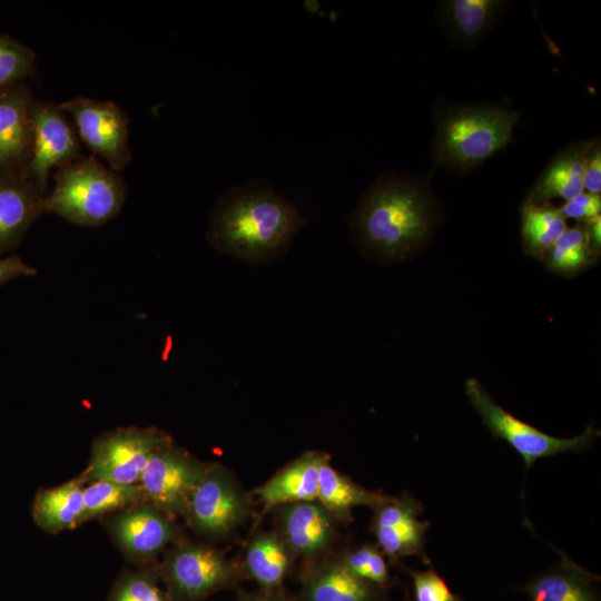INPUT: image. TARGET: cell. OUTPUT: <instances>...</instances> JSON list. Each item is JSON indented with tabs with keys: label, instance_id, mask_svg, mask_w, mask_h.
<instances>
[{
	"label": "cell",
	"instance_id": "cell-26",
	"mask_svg": "<svg viewBox=\"0 0 601 601\" xmlns=\"http://www.w3.org/2000/svg\"><path fill=\"white\" fill-rule=\"evenodd\" d=\"M83 496L82 524L147 501L139 483L127 484L108 480L89 482L85 486Z\"/></svg>",
	"mask_w": 601,
	"mask_h": 601
},
{
	"label": "cell",
	"instance_id": "cell-31",
	"mask_svg": "<svg viewBox=\"0 0 601 601\" xmlns=\"http://www.w3.org/2000/svg\"><path fill=\"white\" fill-rule=\"evenodd\" d=\"M408 573L413 582L414 601H462L434 570H408Z\"/></svg>",
	"mask_w": 601,
	"mask_h": 601
},
{
	"label": "cell",
	"instance_id": "cell-5",
	"mask_svg": "<svg viewBox=\"0 0 601 601\" xmlns=\"http://www.w3.org/2000/svg\"><path fill=\"white\" fill-rule=\"evenodd\" d=\"M157 568L173 601H200L245 578L242 565L220 550L186 538L162 553Z\"/></svg>",
	"mask_w": 601,
	"mask_h": 601
},
{
	"label": "cell",
	"instance_id": "cell-7",
	"mask_svg": "<svg viewBox=\"0 0 601 601\" xmlns=\"http://www.w3.org/2000/svg\"><path fill=\"white\" fill-rule=\"evenodd\" d=\"M250 495L224 465L208 463L191 492L185 519L198 535L209 540L228 538L249 518Z\"/></svg>",
	"mask_w": 601,
	"mask_h": 601
},
{
	"label": "cell",
	"instance_id": "cell-36",
	"mask_svg": "<svg viewBox=\"0 0 601 601\" xmlns=\"http://www.w3.org/2000/svg\"><path fill=\"white\" fill-rule=\"evenodd\" d=\"M237 601H290L283 591L242 592Z\"/></svg>",
	"mask_w": 601,
	"mask_h": 601
},
{
	"label": "cell",
	"instance_id": "cell-18",
	"mask_svg": "<svg viewBox=\"0 0 601 601\" xmlns=\"http://www.w3.org/2000/svg\"><path fill=\"white\" fill-rule=\"evenodd\" d=\"M328 461L329 455L319 451H307L294 459L256 489L264 508L316 501L319 472Z\"/></svg>",
	"mask_w": 601,
	"mask_h": 601
},
{
	"label": "cell",
	"instance_id": "cell-30",
	"mask_svg": "<svg viewBox=\"0 0 601 601\" xmlns=\"http://www.w3.org/2000/svg\"><path fill=\"white\" fill-rule=\"evenodd\" d=\"M342 562L356 577L383 589L390 582L385 555L376 544L366 543L339 553Z\"/></svg>",
	"mask_w": 601,
	"mask_h": 601
},
{
	"label": "cell",
	"instance_id": "cell-14",
	"mask_svg": "<svg viewBox=\"0 0 601 601\" xmlns=\"http://www.w3.org/2000/svg\"><path fill=\"white\" fill-rule=\"evenodd\" d=\"M274 510L276 531L297 558L309 563L328 555L336 540L338 522L322 504L298 502Z\"/></svg>",
	"mask_w": 601,
	"mask_h": 601
},
{
	"label": "cell",
	"instance_id": "cell-23",
	"mask_svg": "<svg viewBox=\"0 0 601 601\" xmlns=\"http://www.w3.org/2000/svg\"><path fill=\"white\" fill-rule=\"evenodd\" d=\"M598 577L568 558L529 582L522 590L531 601H597L593 583Z\"/></svg>",
	"mask_w": 601,
	"mask_h": 601
},
{
	"label": "cell",
	"instance_id": "cell-21",
	"mask_svg": "<svg viewBox=\"0 0 601 601\" xmlns=\"http://www.w3.org/2000/svg\"><path fill=\"white\" fill-rule=\"evenodd\" d=\"M592 140H580L559 150L541 173L526 199L569 201L583 193V170Z\"/></svg>",
	"mask_w": 601,
	"mask_h": 601
},
{
	"label": "cell",
	"instance_id": "cell-32",
	"mask_svg": "<svg viewBox=\"0 0 601 601\" xmlns=\"http://www.w3.org/2000/svg\"><path fill=\"white\" fill-rule=\"evenodd\" d=\"M560 211L565 219H574L579 223L588 221L600 216L601 197L597 194L581 193L569 201H565Z\"/></svg>",
	"mask_w": 601,
	"mask_h": 601
},
{
	"label": "cell",
	"instance_id": "cell-4",
	"mask_svg": "<svg viewBox=\"0 0 601 601\" xmlns=\"http://www.w3.org/2000/svg\"><path fill=\"white\" fill-rule=\"evenodd\" d=\"M55 186L46 196V213L87 227L100 226L121 210L126 183L120 173L96 156L83 157L56 170Z\"/></svg>",
	"mask_w": 601,
	"mask_h": 601
},
{
	"label": "cell",
	"instance_id": "cell-17",
	"mask_svg": "<svg viewBox=\"0 0 601 601\" xmlns=\"http://www.w3.org/2000/svg\"><path fill=\"white\" fill-rule=\"evenodd\" d=\"M382 589L353 574L339 554L306 563L302 601H381Z\"/></svg>",
	"mask_w": 601,
	"mask_h": 601
},
{
	"label": "cell",
	"instance_id": "cell-27",
	"mask_svg": "<svg viewBox=\"0 0 601 601\" xmlns=\"http://www.w3.org/2000/svg\"><path fill=\"white\" fill-rule=\"evenodd\" d=\"M584 223L568 227L549 248L543 257L548 269L555 274L573 276L594 263Z\"/></svg>",
	"mask_w": 601,
	"mask_h": 601
},
{
	"label": "cell",
	"instance_id": "cell-12",
	"mask_svg": "<svg viewBox=\"0 0 601 601\" xmlns=\"http://www.w3.org/2000/svg\"><path fill=\"white\" fill-rule=\"evenodd\" d=\"M207 465L171 441L152 454L139 484L147 501L174 518H184Z\"/></svg>",
	"mask_w": 601,
	"mask_h": 601
},
{
	"label": "cell",
	"instance_id": "cell-6",
	"mask_svg": "<svg viewBox=\"0 0 601 601\" xmlns=\"http://www.w3.org/2000/svg\"><path fill=\"white\" fill-rule=\"evenodd\" d=\"M464 390L483 424L493 436L506 441L521 455L526 470L541 457L563 452H581L590 447L600 436V430L593 428L592 425L571 439L552 436L505 411L475 377L465 381Z\"/></svg>",
	"mask_w": 601,
	"mask_h": 601
},
{
	"label": "cell",
	"instance_id": "cell-29",
	"mask_svg": "<svg viewBox=\"0 0 601 601\" xmlns=\"http://www.w3.org/2000/svg\"><path fill=\"white\" fill-rule=\"evenodd\" d=\"M36 52L21 41L0 35V92L33 77Z\"/></svg>",
	"mask_w": 601,
	"mask_h": 601
},
{
	"label": "cell",
	"instance_id": "cell-8",
	"mask_svg": "<svg viewBox=\"0 0 601 601\" xmlns=\"http://www.w3.org/2000/svg\"><path fill=\"white\" fill-rule=\"evenodd\" d=\"M171 437L155 427H117L100 434L92 443L89 464L82 472L87 483L108 480L139 483L152 454L171 442Z\"/></svg>",
	"mask_w": 601,
	"mask_h": 601
},
{
	"label": "cell",
	"instance_id": "cell-11",
	"mask_svg": "<svg viewBox=\"0 0 601 601\" xmlns=\"http://www.w3.org/2000/svg\"><path fill=\"white\" fill-rule=\"evenodd\" d=\"M32 149L22 175L48 194L52 169H60L81 157L77 131L58 105L32 100Z\"/></svg>",
	"mask_w": 601,
	"mask_h": 601
},
{
	"label": "cell",
	"instance_id": "cell-16",
	"mask_svg": "<svg viewBox=\"0 0 601 601\" xmlns=\"http://www.w3.org/2000/svg\"><path fill=\"white\" fill-rule=\"evenodd\" d=\"M46 196L22 174L0 173V256L16 249L46 213Z\"/></svg>",
	"mask_w": 601,
	"mask_h": 601
},
{
	"label": "cell",
	"instance_id": "cell-20",
	"mask_svg": "<svg viewBox=\"0 0 601 601\" xmlns=\"http://www.w3.org/2000/svg\"><path fill=\"white\" fill-rule=\"evenodd\" d=\"M297 556L277 531H259L244 552L242 569L263 591H279Z\"/></svg>",
	"mask_w": 601,
	"mask_h": 601
},
{
	"label": "cell",
	"instance_id": "cell-34",
	"mask_svg": "<svg viewBox=\"0 0 601 601\" xmlns=\"http://www.w3.org/2000/svg\"><path fill=\"white\" fill-rule=\"evenodd\" d=\"M37 270L27 265L18 255L0 257V286L19 276H32Z\"/></svg>",
	"mask_w": 601,
	"mask_h": 601
},
{
	"label": "cell",
	"instance_id": "cell-19",
	"mask_svg": "<svg viewBox=\"0 0 601 601\" xmlns=\"http://www.w3.org/2000/svg\"><path fill=\"white\" fill-rule=\"evenodd\" d=\"M508 4L503 0L442 1L439 19L453 45L473 48L493 29Z\"/></svg>",
	"mask_w": 601,
	"mask_h": 601
},
{
	"label": "cell",
	"instance_id": "cell-1",
	"mask_svg": "<svg viewBox=\"0 0 601 601\" xmlns=\"http://www.w3.org/2000/svg\"><path fill=\"white\" fill-rule=\"evenodd\" d=\"M430 177L387 171L373 181L352 217V228L366 252L383 259H404L427 244L439 219Z\"/></svg>",
	"mask_w": 601,
	"mask_h": 601
},
{
	"label": "cell",
	"instance_id": "cell-13",
	"mask_svg": "<svg viewBox=\"0 0 601 601\" xmlns=\"http://www.w3.org/2000/svg\"><path fill=\"white\" fill-rule=\"evenodd\" d=\"M422 503L410 494L388 496L373 509L372 531L377 546L391 561L416 555L430 563L425 535L430 523L421 521Z\"/></svg>",
	"mask_w": 601,
	"mask_h": 601
},
{
	"label": "cell",
	"instance_id": "cell-15",
	"mask_svg": "<svg viewBox=\"0 0 601 601\" xmlns=\"http://www.w3.org/2000/svg\"><path fill=\"white\" fill-rule=\"evenodd\" d=\"M32 100L24 82L0 92V173L22 174L30 160Z\"/></svg>",
	"mask_w": 601,
	"mask_h": 601
},
{
	"label": "cell",
	"instance_id": "cell-9",
	"mask_svg": "<svg viewBox=\"0 0 601 601\" xmlns=\"http://www.w3.org/2000/svg\"><path fill=\"white\" fill-rule=\"evenodd\" d=\"M106 526L116 546L138 565L156 563L170 545L185 539L175 518L149 501L109 514Z\"/></svg>",
	"mask_w": 601,
	"mask_h": 601
},
{
	"label": "cell",
	"instance_id": "cell-35",
	"mask_svg": "<svg viewBox=\"0 0 601 601\" xmlns=\"http://www.w3.org/2000/svg\"><path fill=\"white\" fill-rule=\"evenodd\" d=\"M589 245L598 256L601 249V217L598 216L584 221Z\"/></svg>",
	"mask_w": 601,
	"mask_h": 601
},
{
	"label": "cell",
	"instance_id": "cell-28",
	"mask_svg": "<svg viewBox=\"0 0 601 601\" xmlns=\"http://www.w3.org/2000/svg\"><path fill=\"white\" fill-rule=\"evenodd\" d=\"M160 582L157 563L126 570L112 584L107 601H173Z\"/></svg>",
	"mask_w": 601,
	"mask_h": 601
},
{
	"label": "cell",
	"instance_id": "cell-24",
	"mask_svg": "<svg viewBox=\"0 0 601 601\" xmlns=\"http://www.w3.org/2000/svg\"><path fill=\"white\" fill-rule=\"evenodd\" d=\"M385 494L367 490L348 476L334 469L329 461L323 464L319 472L317 502L322 504L338 523L353 520L352 511L356 506L374 509Z\"/></svg>",
	"mask_w": 601,
	"mask_h": 601
},
{
	"label": "cell",
	"instance_id": "cell-10",
	"mask_svg": "<svg viewBox=\"0 0 601 601\" xmlns=\"http://www.w3.org/2000/svg\"><path fill=\"white\" fill-rule=\"evenodd\" d=\"M59 108L72 117L79 139L120 173L131 160L129 118L114 101L77 96Z\"/></svg>",
	"mask_w": 601,
	"mask_h": 601
},
{
	"label": "cell",
	"instance_id": "cell-3",
	"mask_svg": "<svg viewBox=\"0 0 601 601\" xmlns=\"http://www.w3.org/2000/svg\"><path fill=\"white\" fill-rule=\"evenodd\" d=\"M519 111L497 104L444 106L434 111L432 158L436 168L464 175L504 149Z\"/></svg>",
	"mask_w": 601,
	"mask_h": 601
},
{
	"label": "cell",
	"instance_id": "cell-33",
	"mask_svg": "<svg viewBox=\"0 0 601 601\" xmlns=\"http://www.w3.org/2000/svg\"><path fill=\"white\" fill-rule=\"evenodd\" d=\"M583 191L600 195L601 191V144L592 139L583 170Z\"/></svg>",
	"mask_w": 601,
	"mask_h": 601
},
{
	"label": "cell",
	"instance_id": "cell-25",
	"mask_svg": "<svg viewBox=\"0 0 601 601\" xmlns=\"http://www.w3.org/2000/svg\"><path fill=\"white\" fill-rule=\"evenodd\" d=\"M566 228V219L560 208L552 203L524 199L521 206V237L528 255L543 259L549 248Z\"/></svg>",
	"mask_w": 601,
	"mask_h": 601
},
{
	"label": "cell",
	"instance_id": "cell-2",
	"mask_svg": "<svg viewBox=\"0 0 601 601\" xmlns=\"http://www.w3.org/2000/svg\"><path fill=\"white\" fill-rule=\"evenodd\" d=\"M306 223L293 203L257 178L219 197L207 237L224 254L263 263L280 255Z\"/></svg>",
	"mask_w": 601,
	"mask_h": 601
},
{
	"label": "cell",
	"instance_id": "cell-22",
	"mask_svg": "<svg viewBox=\"0 0 601 601\" xmlns=\"http://www.w3.org/2000/svg\"><path fill=\"white\" fill-rule=\"evenodd\" d=\"M86 484L81 473L60 485L40 490L32 504V516L36 524L51 534L81 525Z\"/></svg>",
	"mask_w": 601,
	"mask_h": 601
}]
</instances>
